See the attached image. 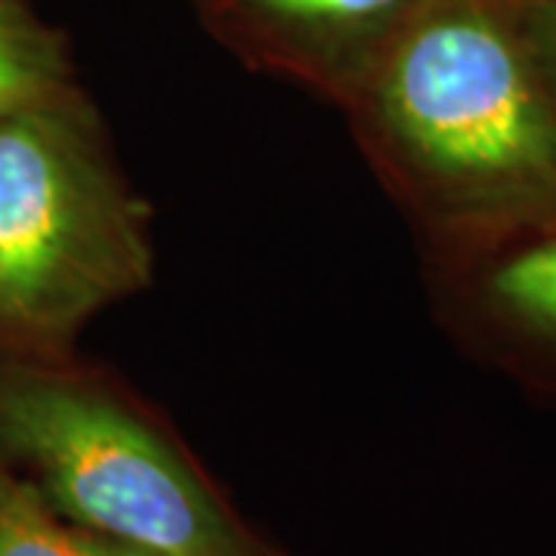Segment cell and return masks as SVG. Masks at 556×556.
<instances>
[{"mask_svg":"<svg viewBox=\"0 0 556 556\" xmlns=\"http://www.w3.org/2000/svg\"><path fill=\"white\" fill-rule=\"evenodd\" d=\"M68 100V56L60 31L25 0H0V118Z\"/></svg>","mask_w":556,"mask_h":556,"instance_id":"cell-5","label":"cell"},{"mask_svg":"<svg viewBox=\"0 0 556 556\" xmlns=\"http://www.w3.org/2000/svg\"><path fill=\"white\" fill-rule=\"evenodd\" d=\"M556 105V0H501Z\"/></svg>","mask_w":556,"mask_h":556,"instance_id":"cell-8","label":"cell"},{"mask_svg":"<svg viewBox=\"0 0 556 556\" xmlns=\"http://www.w3.org/2000/svg\"><path fill=\"white\" fill-rule=\"evenodd\" d=\"M0 448L62 519L155 556H266L155 424L75 380L0 375Z\"/></svg>","mask_w":556,"mask_h":556,"instance_id":"cell-3","label":"cell"},{"mask_svg":"<svg viewBox=\"0 0 556 556\" xmlns=\"http://www.w3.org/2000/svg\"><path fill=\"white\" fill-rule=\"evenodd\" d=\"M0 556H155L62 519L20 479L0 473Z\"/></svg>","mask_w":556,"mask_h":556,"instance_id":"cell-7","label":"cell"},{"mask_svg":"<svg viewBox=\"0 0 556 556\" xmlns=\"http://www.w3.org/2000/svg\"><path fill=\"white\" fill-rule=\"evenodd\" d=\"M427 0H199L219 38L260 65L356 100Z\"/></svg>","mask_w":556,"mask_h":556,"instance_id":"cell-4","label":"cell"},{"mask_svg":"<svg viewBox=\"0 0 556 556\" xmlns=\"http://www.w3.org/2000/svg\"><path fill=\"white\" fill-rule=\"evenodd\" d=\"M485 300L526 338L556 350V229L519 239L485 273Z\"/></svg>","mask_w":556,"mask_h":556,"instance_id":"cell-6","label":"cell"},{"mask_svg":"<svg viewBox=\"0 0 556 556\" xmlns=\"http://www.w3.org/2000/svg\"><path fill=\"white\" fill-rule=\"evenodd\" d=\"M149 273L142 211L78 109L0 118V325L62 338Z\"/></svg>","mask_w":556,"mask_h":556,"instance_id":"cell-2","label":"cell"},{"mask_svg":"<svg viewBox=\"0 0 556 556\" xmlns=\"http://www.w3.org/2000/svg\"><path fill=\"white\" fill-rule=\"evenodd\" d=\"M356 102L442 226L479 241L556 229V105L501 0H427Z\"/></svg>","mask_w":556,"mask_h":556,"instance_id":"cell-1","label":"cell"}]
</instances>
